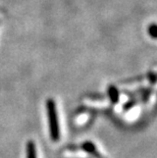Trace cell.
<instances>
[{
    "mask_svg": "<svg viewBox=\"0 0 157 158\" xmlns=\"http://www.w3.org/2000/svg\"><path fill=\"white\" fill-rule=\"evenodd\" d=\"M27 158H38L37 155V147L34 141H29L26 146Z\"/></svg>",
    "mask_w": 157,
    "mask_h": 158,
    "instance_id": "cell-3",
    "label": "cell"
},
{
    "mask_svg": "<svg viewBox=\"0 0 157 158\" xmlns=\"http://www.w3.org/2000/svg\"><path fill=\"white\" fill-rule=\"evenodd\" d=\"M148 30H149V33L152 38L155 39L156 38V25L155 23H152V25L148 28Z\"/></svg>",
    "mask_w": 157,
    "mask_h": 158,
    "instance_id": "cell-5",
    "label": "cell"
},
{
    "mask_svg": "<svg viewBox=\"0 0 157 158\" xmlns=\"http://www.w3.org/2000/svg\"><path fill=\"white\" fill-rule=\"evenodd\" d=\"M46 109H47V118L49 127L50 139L53 142H58L60 139V129H59L58 115L56 110V104L53 99H48L46 102Z\"/></svg>",
    "mask_w": 157,
    "mask_h": 158,
    "instance_id": "cell-1",
    "label": "cell"
},
{
    "mask_svg": "<svg viewBox=\"0 0 157 158\" xmlns=\"http://www.w3.org/2000/svg\"><path fill=\"white\" fill-rule=\"evenodd\" d=\"M107 94H108L109 100L113 104L118 103L119 101V93H118V89H116L113 85H110L107 87Z\"/></svg>",
    "mask_w": 157,
    "mask_h": 158,
    "instance_id": "cell-4",
    "label": "cell"
},
{
    "mask_svg": "<svg viewBox=\"0 0 157 158\" xmlns=\"http://www.w3.org/2000/svg\"><path fill=\"white\" fill-rule=\"evenodd\" d=\"M147 78H148V81H150L153 85L155 84V80H156V76L154 73H149L148 75H147Z\"/></svg>",
    "mask_w": 157,
    "mask_h": 158,
    "instance_id": "cell-6",
    "label": "cell"
},
{
    "mask_svg": "<svg viewBox=\"0 0 157 158\" xmlns=\"http://www.w3.org/2000/svg\"><path fill=\"white\" fill-rule=\"evenodd\" d=\"M81 149L83 151H85L86 153L92 155L94 158H102L101 154L98 152L97 150V147L95 146V144L93 142H90V141H87V142H84L83 144H81Z\"/></svg>",
    "mask_w": 157,
    "mask_h": 158,
    "instance_id": "cell-2",
    "label": "cell"
}]
</instances>
